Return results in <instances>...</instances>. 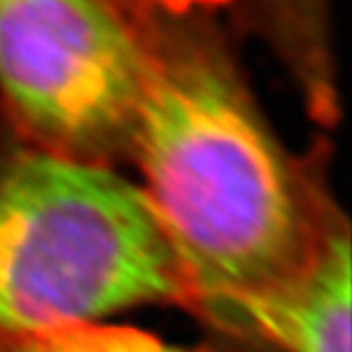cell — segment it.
<instances>
[{
  "label": "cell",
  "instance_id": "1",
  "mask_svg": "<svg viewBox=\"0 0 352 352\" xmlns=\"http://www.w3.org/2000/svg\"><path fill=\"white\" fill-rule=\"evenodd\" d=\"M128 151L179 265L181 304L214 324L304 272L338 221L210 58L153 52Z\"/></svg>",
  "mask_w": 352,
  "mask_h": 352
},
{
  "label": "cell",
  "instance_id": "2",
  "mask_svg": "<svg viewBox=\"0 0 352 352\" xmlns=\"http://www.w3.org/2000/svg\"><path fill=\"white\" fill-rule=\"evenodd\" d=\"M151 301L181 304V274L142 189L36 146L0 162V333Z\"/></svg>",
  "mask_w": 352,
  "mask_h": 352
},
{
  "label": "cell",
  "instance_id": "3",
  "mask_svg": "<svg viewBox=\"0 0 352 352\" xmlns=\"http://www.w3.org/2000/svg\"><path fill=\"white\" fill-rule=\"evenodd\" d=\"M153 52L107 0H0V94L36 148L128 151Z\"/></svg>",
  "mask_w": 352,
  "mask_h": 352
},
{
  "label": "cell",
  "instance_id": "4",
  "mask_svg": "<svg viewBox=\"0 0 352 352\" xmlns=\"http://www.w3.org/2000/svg\"><path fill=\"white\" fill-rule=\"evenodd\" d=\"M217 327L289 352H350V236L338 219L316 257L287 285L246 299Z\"/></svg>",
  "mask_w": 352,
  "mask_h": 352
},
{
  "label": "cell",
  "instance_id": "5",
  "mask_svg": "<svg viewBox=\"0 0 352 352\" xmlns=\"http://www.w3.org/2000/svg\"><path fill=\"white\" fill-rule=\"evenodd\" d=\"M0 352H204L168 344L130 327L96 322L32 333H0Z\"/></svg>",
  "mask_w": 352,
  "mask_h": 352
},
{
  "label": "cell",
  "instance_id": "6",
  "mask_svg": "<svg viewBox=\"0 0 352 352\" xmlns=\"http://www.w3.org/2000/svg\"><path fill=\"white\" fill-rule=\"evenodd\" d=\"M136 3L155 7L168 13H185V11L199 9V7H217L223 3H230V0H136Z\"/></svg>",
  "mask_w": 352,
  "mask_h": 352
}]
</instances>
